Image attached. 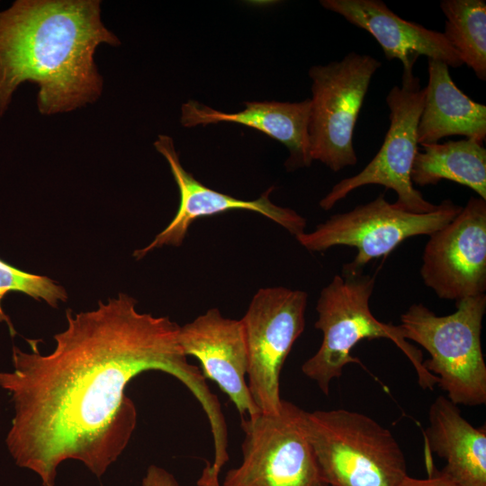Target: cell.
<instances>
[{
	"label": "cell",
	"mask_w": 486,
	"mask_h": 486,
	"mask_svg": "<svg viewBox=\"0 0 486 486\" xmlns=\"http://www.w3.org/2000/svg\"><path fill=\"white\" fill-rule=\"evenodd\" d=\"M137 300L119 292L92 310H66L67 328L54 336L52 352L13 347V372H0L12 395L14 416L6 444L16 464L55 486L66 460L83 463L100 478L128 446L137 424L126 396L130 380L148 370L165 372L193 393L211 429L226 421L201 370L191 364L180 326L166 316L137 310Z\"/></svg>",
	"instance_id": "obj_1"
},
{
	"label": "cell",
	"mask_w": 486,
	"mask_h": 486,
	"mask_svg": "<svg viewBox=\"0 0 486 486\" xmlns=\"http://www.w3.org/2000/svg\"><path fill=\"white\" fill-rule=\"evenodd\" d=\"M98 0H17L0 11V118L17 87L38 86L41 114L95 102L103 78L94 62L104 43L119 39L101 20Z\"/></svg>",
	"instance_id": "obj_2"
},
{
	"label": "cell",
	"mask_w": 486,
	"mask_h": 486,
	"mask_svg": "<svg viewBox=\"0 0 486 486\" xmlns=\"http://www.w3.org/2000/svg\"><path fill=\"white\" fill-rule=\"evenodd\" d=\"M374 284V275L342 272L320 293L314 326L321 331L322 341L318 351L302 364V371L325 395L346 365H363L351 351L364 339L391 340L411 363L422 389L433 390L437 383V378L423 366L421 351L404 338L400 326L382 322L372 313L370 298Z\"/></svg>",
	"instance_id": "obj_3"
},
{
	"label": "cell",
	"mask_w": 486,
	"mask_h": 486,
	"mask_svg": "<svg viewBox=\"0 0 486 486\" xmlns=\"http://www.w3.org/2000/svg\"><path fill=\"white\" fill-rule=\"evenodd\" d=\"M485 293L456 302V310L438 316L422 303L400 315L406 340L429 354L425 369L437 378L438 387L456 405L486 403V364L482 348Z\"/></svg>",
	"instance_id": "obj_4"
},
{
	"label": "cell",
	"mask_w": 486,
	"mask_h": 486,
	"mask_svg": "<svg viewBox=\"0 0 486 486\" xmlns=\"http://www.w3.org/2000/svg\"><path fill=\"white\" fill-rule=\"evenodd\" d=\"M303 424L328 486H400L408 475L392 432L367 415L318 410Z\"/></svg>",
	"instance_id": "obj_5"
},
{
	"label": "cell",
	"mask_w": 486,
	"mask_h": 486,
	"mask_svg": "<svg viewBox=\"0 0 486 486\" xmlns=\"http://www.w3.org/2000/svg\"><path fill=\"white\" fill-rule=\"evenodd\" d=\"M302 409L282 400L275 413L242 418V463L222 486H328L307 436Z\"/></svg>",
	"instance_id": "obj_6"
},
{
	"label": "cell",
	"mask_w": 486,
	"mask_h": 486,
	"mask_svg": "<svg viewBox=\"0 0 486 486\" xmlns=\"http://www.w3.org/2000/svg\"><path fill=\"white\" fill-rule=\"evenodd\" d=\"M463 206L446 199L428 213H412L386 201L384 194L353 210L332 215L310 232L296 236L307 250L322 252L335 246L356 249L342 272L359 274L371 260L386 256L409 238L430 235L451 221Z\"/></svg>",
	"instance_id": "obj_7"
},
{
	"label": "cell",
	"mask_w": 486,
	"mask_h": 486,
	"mask_svg": "<svg viewBox=\"0 0 486 486\" xmlns=\"http://www.w3.org/2000/svg\"><path fill=\"white\" fill-rule=\"evenodd\" d=\"M381 66L377 58L352 51L339 61L309 69L312 80L309 122L312 160L334 172L356 164L355 126L371 79Z\"/></svg>",
	"instance_id": "obj_8"
},
{
	"label": "cell",
	"mask_w": 486,
	"mask_h": 486,
	"mask_svg": "<svg viewBox=\"0 0 486 486\" xmlns=\"http://www.w3.org/2000/svg\"><path fill=\"white\" fill-rule=\"evenodd\" d=\"M425 90L413 72H402L401 86H394L386 96L390 126L374 158L358 174L337 183L320 200L328 211L356 189L379 184L397 194L393 202L412 213H428L437 204L427 201L414 187L411 170L418 149L417 127L423 108Z\"/></svg>",
	"instance_id": "obj_9"
},
{
	"label": "cell",
	"mask_w": 486,
	"mask_h": 486,
	"mask_svg": "<svg viewBox=\"0 0 486 486\" xmlns=\"http://www.w3.org/2000/svg\"><path fill=\"white\" fill-rule=\"evenodd\" d=\"M307 302L304 291L261 288L240 320L248 349V385L262 413H275L281 407V371L304 330Z\"/></svg>",
	"instance_id": "obj_10"
},
{
	"label": "cell",
	"mask_w": 486,
	"mask_h": 486,
	"mask_svg": "<svg viewBox=\"0 0 486 486\" xmlns=\"http://www.w3.org/2000/svg\"><path fill=\"white\" fill-rule=\"evenodd\" d=\"M420 275L444 300L485 293L486 200L472 196L451 221L429 235Z\"/></svg>",
	"instance_id": "obj_11"
},
{
	"label": "cell",
	"mask_w": 486,
	"mask_h": 486,
	"mask_svg": "<svg viewBox=\"0 0 486 486\" xmlns=\"http://www.w3.org/2000/svg\"><path fill=\"white\" fill-rule=\"evenodd\" d=\"M154 146L169 165L179 190L180 202L168 225L148 246L133 252L136 259H141L152 250L163 246H180L189 227L197 219L233 210L259 213L282 226L294 237L304 232L306 220L302 215L290 208L276 205L270 200L274 186L269 187L256 200H243L225 194L204 185L183 167L171 137L159 135Z\"/></svg>",
	"instance_id": "obj_12"
},
{
	"label": "cell",
	"mask_w": 486,
	"mask_h": 486,
	"mask_svg": "<svg viewBox=\"0 0 486 486\" xmlns=\"http://www.w3.org/2000/svg\"><path fill=\"white\" fill-rule=\"evenodd\" d=\"M179 341L185 356L200 362L203 377L219 386L242 418L261 412L248 385V349L240 320L225 318L211 308L180 326Z\"/></svg>",
	"instance_id": "obj_13"
},
{
	"label": "cell",
	"mask_w": 486,
	"mask_h": 486,
	"mask_svg": "<svg viewBox=\"0 0 486 486\" xmlns=\"http://www.w3.org/2000/svg\"><path fill=\"white\" fill-rule=\"evenodd\" d=\"M320 4L353 25L369 32L388 60L399 59L402 72H413L421 56L440 60L454 68L464 65L443 32L406 21L380 0H322Z\"/></svg>",
	"instance_id": "obj_14"
},
{
	"label": "cell",
	"mask_w": 486,
	"mask_h": 486,
	"mask_svg": "<svg viewBox=\"0 0 486 486\" xmlns=\"http://www.w3.org/2000/svg\"><path fill=\"white\" fill-rule=\"evenodd\" d=\"M310 99L300 103L248 102L246 109L224 112L195 100L182 105L181 123L191 128L218 122H234L254 128L283 143L290 156L285 162L288 170L310 166L309 122Z\"/></svg>",
	"instance_id": "obj_15"
},
{
	"label": "cell",
	"mask_w": 486,
	"mask_h": 486,
	"mask_svg": "<svg viewBox=\"0 0 486 486\" xmlns=\"http://www.w3.org/2000/svg\"><path fill=\"white\" fill-rule=\"evenodd\" d=\"M428 421L426 446L446 461L440 472L462 486H486L485 426L473 427L443 395L430 405Z\"/></svg>",
	"instance_id": "obj_16"
},
{
	"label": "cell",
	"mask_w": 486,
	"mask_h": 486,
	"mask_svg": "<svg viewBox=\"0 0 486 486\" xmlns=\"http://www.w3.org/2000/svg\"><path fill=\"white\" fill-rule=\"evenodd\" d=\"M428 61V82L424 87L417 127L418 144H434L455 135L482 144L486 139V106L472 101L456 86L446 63Z\"/></svg>",
	"instance_id": "obj_17"
},
{
	"label": "cell",
	"mask_w": 486,
	"mask_h": 486,
	"mask_svg": "<svg viewBox=\"0 0 486 486\" xmlns=\"http://www.w3.org/2000/svg\"><path fill=\"white\" fill-rule=\"evenodd\" d=\"M411 170L413 184H436L446 179L467 186L486 200V149L482 143L464 139L421 146Z\"/></svg>",
	"instance_id": "obj_18"
},
{
	"label": "cell",
	"mask_w": 486,
	"mask_h": 486,
	"mask_svg": "<svg viewBox=\"0 0 486 486\" xmlns=\"http://www.w3.org/2000/svg\"><path fill=\"white\" fill-rule=\"evenodd\" d=\"M446 16L444 36L464 64L486 80V2L484 0H443Z\"/></svg>",
	"instance_id": "obj_19"
},
{
	"label": "cell",
	"mask_w": 486,
	"mask_h": 486,
	"mask_svg": "<svg viewBox=\"0 0 486 486\" xmlns=\"http://www.w3.org/2000/svg\"><path fill=\"white\" fill-rule=\"evenodd\" d=\"M11 292L24 293L36 301L43 300L52 308H57L58 302L68 300L65 288L53 279L20 270L0 259V322H6L12 337L16 332L1 305Z\"/></svg>",
	"instance_id": "obj_20"
},
{
	"label": "cell",
	"mask_w": 486,
	"mask_h": 486,
	"mask_svg": "<svg viewBox=\"0 0 486 486\" xmlns=\"http://www.w3.org/2000/svg\"><path fill=\"white\" fill-rule=\"evenodd\" d=\"M142 486H179L172 473L157 465L148 467Z\"/></svg>",
	"instance_id": "obj_21"
},
{
	"label": "cell",
	"mask_w": 486,
	"mask_h": 486,
	"mask_svg": "<svg viewBox=\"0 0 486 486\" xmlns=\"http://www.w3.org/2000/svg\"><path fill=\"white\" fill-rule=\"evenodd\" d=\"M400 486H462L441 472L427 479H416L407 475Z\"/></svg>",
	"instance_id": "obj_22"
}]
</instances>
